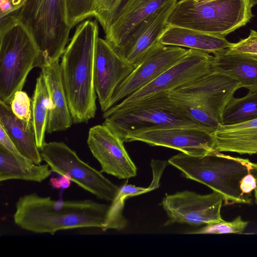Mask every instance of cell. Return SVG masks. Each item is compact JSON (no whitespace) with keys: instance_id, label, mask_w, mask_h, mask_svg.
Masks as SVG:
<instances>
[{"instance_id":"6da1fadb","label":"cell","mask_w":257,"mask_h":257,"mask_svg":"<svg viewBox=\"0 0 257 257\" xmlns=\"http://www.w3.org/2000/svg\"><path fill=\"white\" fill-rule=\"evenodd\" d=\"M108 207L91 199L55 200L32 193L19 198L13 219L21 228L35 233L54 234L63 230L101 229Z\"/></svg>"},{"instance_id":"7a4b0ae2","label":"cell","mask_w":257,"mask_h":257,"mask_svg":"<svg viewBox=\"0 0 257 257\" xmlns=\"http://www.w3.org/2000/svg\"><path fill=\"white\" fill-rule=\"evenodd\" d=\"M98 37L97 22L83 21L77 26L62 56V79L75 123L87 122L96 113L94 68Z\"/></svg>"},{"instance_id":"3957f363","label":"cell","mask_w":257,"mask_h":257,"mask_svg":"<svg viewBox=\"0 0 257 257\" xmlns=\"http://www.w3.org/2000/svg\"><path fill=\"white\" fill-rule=\"evenodd\" d=\"M168 162L180 170L186 178L202 183L220 194L226 205L251 203L250 195L241 192L239 183L247 173L257 175V163L217 151L201 156L181 152Z\"/></svg>"},{"instance_id":"277c9868","label":"cell","mask_w":257,"mask_h":257,"mask_svg":"<svg viewBox=\"0 0 257 257\" xmlns=\"http://www.w3.org/2000/svg\"><path fill=\"white\" fill-rule=\"evenodd\" d=\"M103 117L102 124L121 139L133 131L172 127H206L191 118L166 91L124 107L112 106L104 112Z\"/></svg>"},{"instance_id":"5b68a950","label":"cell","mask_w":257,"mask_h":257,"mask_svg":"<svg viewBox=\"0 0 257 257\" xmlns=\"http://www.w3.org/2000/svg\"><path fill=\"white\" fill-rule=\"evenodd\" d=\"M43 57L26 28L16 20L0 25V101L10 105L22 90L34 67L41 68Z\"/></svg>"},{"instance_id":"8992f818","label":"cell","mask_w":257,"mask_h":257,"mask_svg":"<svg viewBox=\"0 0 257 257\" xmlns=\"http://www.w3.org/2000/svg\"><path fill=\"white\" fill-rule=\"evenodd\" d=\"M249 0H180L169 17V25L224 37L252 18Z\"/></svg>"},{"instance_id":"52a82bcc","label":"cell","mask_w":257,"mask_h":257,"mask_svg":"<svg viewBox=\"0 0 257 257\" xmlns=\"http://www.w3.org/2000/svg\"><path fill=\"white\" fill-rule=\"evenodd\" d=\"M16 18L36 42L43 65L59 60L69 43L71 29L65 0H27Z\"/></svg>"},{"instance_id":"ba28073f","label":"cell","mask_w":257,"mask_h":257,"mask_svg":"<svg viewBox=\"0 0 257 257\" xmlns=\"http://www.w3.org/2000/svg\"><path fill=\"white\" fill-rule=\"evenodd\" d=\"M40 150L52 172L66 177L99 199L113 200L119 187L82 161L64 143L46 142Z\"/></svg>"},{"instance_id":"9c48e42d","label":"cell","mask_w":257,"mask_h":257,"mask_svg":"<svg viewBox=\"0 0 257 257\" xmlns=\"http://www.w3.org/2000/svg\"><path fill=\"white\" fill-rule=\"evenodd\" d=\"M214 56L199 50L189 49L178 63L153 81L113 106L122 107L161 92H170L190 81L213 72Z\"/></svg>"},{"instance_id":"30bf717a","label":"cell","mask_w":257,"mask_h":257,"mask_svg":"<svg viewBox=\"0 0 257 257\" xmlns=\"http://www.w3.org/2000/svg\"><path fill=\"white\" fill-rule=\"evenodd\" d=\"M215 129L206 127H172L127 133L124 142L141 141L151 146L175 149L186 154L201 156L214 150L212 135Z\"/></svg>"},{"instance_id":"8fae6325","label":"cell","mask_w":257,"mask_h":257,"mask_svg":"<svg viewBox=\"0 0 257 257\" xmlns=\"http://www.w3.org/2000/svg\"><path fill=\"white\" fill-rule=\"evenodd\" d=\"M223 199L219 193L201 195L188 190L166 195L162 202L169 220L165 225L186 223L198 226L222 221Z\"/></svg>"},{"instance_id":"7c38bea8","label":"cell","mask_w":257,"mask_h":257,"mask_svg":"<svg viewBox=\"0 0 257 257\" xmlns=\"http://www.w3.org/2000/svg\"><path fill=\"white\" fill-rule=\"evenodd\" d=\"M240 88L237 80L213 71L167 92L170 96L191 100L203 107L221 123L225 106Z\"/></svg>"},{"instance_id":"4fadbf2b","label":"cell","mask_w":257,"mask_h":257,"mask_svg":"<svg viewBox=\"0 0 257 257\" xmlns=\"http://www.w3.org/2000/svg\"><path fill=\"white\" fill-rule=\"evenodd\" d=\"M188 50L160 42L155 45L117 87L111 98L110 108L139 90L178 63Z\"/></svg>"},{"instance_id":"5bb4252c","label":"cell","mask_w":257,"mask_h":257,"mask_svg":"<svg viewBox=\"0 0 257 257\" xmlns=\"http://www.w3.org/2000/svg\"><path fill=\"white\" fill-rule=\"evenodd\" d=\"M135 68L105 39L97 38L95 49L94 85L102 111L110 108L115 90Z\"/></svg>"},{"instance_id":"9a60e30c","label":"cell","mask_w":257,"mask_h":257,"mask_svg":"<svg viewBox=\"0 0 257 257\" xmlns=\"http://www.w3.org/2000/svg\"><path fill=\"white\" fill-rule=\"evenodd\" d=\"M123 141L103 125L91 127L87 143L93 157L101 166V172L118 179L137 175V168L123 146Z\"/></svg>"},{"instance_id":"2e32d148","label":"cell","mask_w":257,"mask_h":257,"mask_svg":"<svg viewBox=\"0 0 257 257\" xmlns=\"http://www.w3.org/2000/svg\"><path fill=\"white\" fill-rule=\"evenodd\" d=\"M172 0H126L105 32V39L116 50L147 19Z\"/></svg>"},{"instance_id":"e0dca14e","label":"cell","mask_w":257,"mask_h":257,"mask_svg":"<svg viewBox=\"0 0 257 257\" xmlns=\"http://www.w3.org/2000/svg\"><path fill=\"white\" fill-rule=\"evenodd\" d=\"M177 2V0H172L145 21L117 50L130 64L136 67L149 51L159 43Z\"/></svg>"},{"instance_id":"ac0fdd59","label":"cell","mask_w":257,"mask_h":257,"mask_svg":"<svg viewBox=\"0 0 257 257\" xmlns=\"http://www.w3.org/2000/svg\"><path fill=\"white\" fill-rule=\"evenodd\" d=\"M40 68L50 99L46 132L51 134L65 131L73 122L63 83L59 60L44 65Z\"/></svg>"},{"instance_id":"d6986e66","label":"cell","mask_w":257,"mask_h":257,"mask_svg":"<svg viewBox=\"0 0 257 257\" xmlns=\"http://www.w3.org/2000/svg\"><path fill=\"white\" fill-rule=\"evenodd\" d=\"M212 135L215 151L257 154V118L232 124L219 123Z\"/></svg>"},{"instance_id":"ffe728a7","label":"cell","mask_w":257,"mask_h":257,"mask_svg":"<svg viewBox=\"0 0 257 257\" xmlns=\"http://www.w3.org/2000/svg\"><path fill=\"white\" fill-rule=\"evenodd\" d=\"M213 71L222 73L236 80L241 88L257 91V57L223 49L213 55Z\"/></svg>"},{"instance_id":"44dd1931","label":"cell","mask_w":257,"mask_h":257,"mask_svg":"<svg viewBox=\"0 0 257 257\" xmlns=\"http://www.w3.org/2000/svg\"><path fill=\"white\" fill-rule=\"evenodd\" d=\"M159 42L165 45L186 47L213 55L229 48L232 44L224 37L169 24Z\"/></svg>"},{"instance_id":"7402d4cb","label":"cell","mask_w":257,"mask_h":257,"mask_svg":"<svg viewBox=\"0 0 257 257\" xmlns=\"http://www.w3.org/2000/svg\"><path fill=\"white\" fill-rule=\"evenodd\" d=\"M126 0H65L71 29L85 19L94 17L104 32Z\"/></svg>"},{"instance_id":"603a6c76","label":"cell","mask_w":257,"mask_h":257,"mask_svg":"<svg viewBox=\"0 0 257 257\" xmlns=\"http://www.w3.org/2000/svg\"><path fill=\"white\" fill-rule=\"evenodd\" d=\"M0 125L6 130L20 153L36 164L43 161L37 145L32 122L18 118L10 105L0 101Z\"/></svg>"},{"instance_id":"cb8c5ba5","label":"cell","mask_w":257,"mask_h":257,"mask_svg":"<svg viewBox=\"0 0 257 257\" xmlns=\"http://www.w3.org/2000/svg\"><path fill=\"white\" fill-rule=\"evenodd\" d=\"M49 165L36 164L0 145V181L21 180L40 183L51 175Z\"/></svg>"},{"instance_id":"d4e9b609","label":"cell","mask_w":257,"mask_h":257,"mask_svg":"<svg viewBox=\"0 0 257 257\" xmlns=\"http://www.w3.org/2000/svg\"><path fill=\"white\" fill-rule=\"evenodd\" d=\"M50 99L45 79L41 73L37 77L32 101V122L37 147L41 149L45 144Z\"/></svg>"},{"instance_id":"484cf974","label":"cell","mask_w":257,"mask_h":257,"mask_svg":"<svg viewBox=\"0 0 257 257\" xmlns=\"http://www.w3.org/2000/svg\"><path fill=\"white\" fill-rule=\"evenodd\" d=\"M159 185L152 181L147 188L137 187L128 184L127 182L119 188V189L109 206L104 225L101 229L105 231L108 229L121 230L127 224V220L123 215L125 201L130 197H134L151 191L159 187Z\"/></svg>"},{"instance_id":"4316f807","label":"cell","mask_w":257,"mask_h":257,"mask_svg":"<svg viewBox=\"0 0 257 257\" xmlns=\"http://www.w3.org/2000/svg\"><path fill=\"white\" fill-rule=\"evenodd\" d=\"M257 118V91L248 92L241 98L232 97L225 106L222 124H232Z\"/></svg>"},{"instance_id":"83f0119b","label":"cell","mask_w":257,"mask_h":257,"mask_svg":"<svg viewBox=\"0 0 257 257\" xmlns=\"http://www.w3.org/2000/svg\"><path fill=\"white\" fill-rule=\"evenodd\" d=\"M248 222L242 219L240 216L230 221H222L211 223L199 229L190 232V234H226L241 233L247 226Z\"/></svg>"},{"instance_id":"f1b7e54d","label":"cell","mask_w":257,"mask_h":257,"mask_svg":"<svg viewBox=\"0 0 257 257\" xmlns=\"http://www.w3.org/2000/svg\"><path fill=\"white\" fill-rule=\"evenodd\" d=\"M12 112L18 118L30 123L32 121V104L27 93L22 90L16 92L10 105Z\"/></svg>"},{"instance_id":"f546056e","label":"cell","mask_w":257,"mask_h":257,"mask_svg":"<svg viewBox=\"0 0 257 257\" xmlns=\"http://www.w3.org/2000/svg\"><path fill=\"white\" fill-rule=\"evenodd\" d=\"M228 49L235 52L257 57V32L250 30L248 37L232 43Z\"/></svg>"},{"instance_id":"4dcf8cb0","label":"cell","mask_w":257,"mask_h":257,"mask_svg":"<svg viewBox=\"0 0 257 257\" xmlns=\"http://www.w3.org/2000/svg\"><path fill=\"white\" fill-rule=\"evenodd\" d=\"M27 0H0V20L17 17Z\"/></svg>"},{"instance_id":"1f68e13d","label":"cell","mask_w":257,"mask_h":257,"mask_svg":"<svg viewBox=\"0 0 257 257\" xmlns=\"http://www.w3.org/2000/svg\"><path fill=\"white\" fill-rule=\"evenodd\" d=\"M257 187V175L249 173L241 179L239 188L241 192L245 195H251V193Z\"/></svg>"},{"instance_id":"d6a6232c","label":"cell","mask_w":257,"mask_h":257,"mask_svg":"<svg viewBox=\"0 0 257 257\" xmlns=\"http://www.w3.org/2000/svg\"><path fill=\"white\" fill-rule=\"evenodd\" d=\"M0 145L13 153L21 154L5 128L1 125H0Z\"/></svg>"},{"instance_id":"836d02e7","label":"cell","mask_w":257,"mask_h":257,"mask_svg":"<svg viewBox=\"0 0 257 257\" xmlns=\"http://www.w3.org/2000/svg\"><path fill=\"white\" fill-rule=\"evenodd\" d=\"M254 198H255V202L256 203V204H257V187L256 188L254 189Z\"/></svg>"},{"instance_id":"e575fe53","label":"cell","mask_w":257,"mask_h":257,"mask_svg":"<svg viewBox=\"0 0 257 257\" xmlns=\"http://www.w3.org/2000/svg\"><path fill=\"white\" fill-rule=\"evenodd\" d=\"M250 4L253 6L257 4V0H249Z\"/></svg>"},{"instance_id":"d590c367","label":"cell","mask_w":257,"mask_h":257,"mask_svg":"<svg viewBox=\"0 0 257 257\" xmlns=\"http://www.w3.org/2000/svg\"><path fill=\"white\" fill-rule=\"evenodd\" d=\"M211 1V0H198L197 2H207V1Z\"/></svg>"},{"instance_id":"8d00e7d4","label":"cell","mask_w":257,"mask_h":257,"mask_svg":"<svg viewBox=\"0 0 257 257\" xmlns=\"http://www.w3.org/2000/svg\"><path fill=\"white\" fill-rule=\"evenodd\" d=\"M194 1H197L198 0H194Z\"/></svg>"}]
</instances>
